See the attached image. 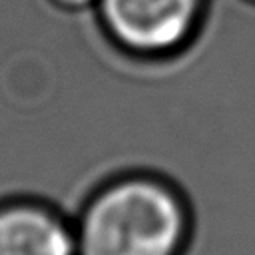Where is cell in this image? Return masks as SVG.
I'll use <instances>...</instances> for the list:
<instances>
[{
	"label": "cell",
	"instance_id": "7a4b0ae2",
	"mask_svg": "<svg viewBox=\"0 0 255 255\" xmlns=\"http://www.w3.org/2000/svg\"><path fill=\"white\" fill-rule=\"evenodd\" d=\"M203 0H98V22L108 40L133 58L159 60L185 46Z\"/></svg>",
	"mask_w": 255,
	"mask_h": 255
},
{
	"label": "cell",
	"instance_id": "6da1fadb",
	"mask_svg": "<svg viewBox=\"0 0 255 255\" xmlns=\"http://www.w3.org/2000/svg\"><path fill=\"white\" fill-rule=\"evenodd\" d=\"M74 229L78 255H179L189 219L171 183L124 173L88 195Z\"/></svg>",
	"mask_w": 255,
	"mask_h": 255
},
{
	"label": "cell",
	"instance_id": "3957f363",
	"mask_svg": "<svg viewBox=\"0 0 255 255\" xmlns=\"http://www.w3.org/2000/svg\"><path fill=\"white\" fill-rule=\"evenodd\" d=\"M0 255H78L74 223L34 199L0 203Z\"/></svg>",
	"mask_w": 255,
	"mask_h": 255
},
{
	"label": "cell",
	"instance_id": "277c9868",
	"mask_svg": "<svg viewBox=\"0 0 255 255\" xmlns=\"http://www.w3.org/2000/svg\"><path fill=\"white\" fill-rule=\"evenodd\" d=\"M48 2L60 10H66V12L88 10V8H96V4H98V0H48Z\"/></svg>",
	"mask_w": 255,
	"mask_h": 255
}]
</instances>
